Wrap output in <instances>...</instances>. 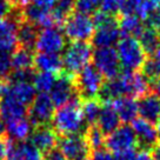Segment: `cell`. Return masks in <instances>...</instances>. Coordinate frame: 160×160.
<instances>
[{"instance_id": "cell-54", "label": "cell", "mask_w": 160, "mask_h": 160, "mask_svg": "<svg viewBox=\"0 0 160 160\" xmlns=\"http://www.w3.org/2000/svg\"><path fill=\"white\" fill-rule=\"evenodd\" d=\"M158 34H159V38H160V28L158 30Z\"/></svg>"}, {"instance_id": "cell-31", "label": "cell", "mask_w": 160, "mask_h": 160, "mask_svg": "<svg viewBox=\"0 0 160 160\" xmlns=\"http://www.w3.org/2000/svg\"><path fill=\"white\" fill-rule=\"evenodd\" d=\"M101 108L102 106L100 104V101L95 98L84 100V102L81 104V112H82L86 124L93 125L94 122H97Z\"/></svg>"}, {"instance_id": "cell-43", "label": "cell", "mask_w": 160, "mask_h": 160, "mask_svg": "<svg viewBox=\"0 0 160 160\" xmlns=\"http://www.w3.org/2000/svg\"><path fill=\"white\" fill-rule=\"evenodd\" d=\"M133 160H155V159L154 157H153V154H152V151L142 148L139 152H135L134 159Z\"/></svg>"}, {"instance_id": "cell-52", "label": "cell", "mask_w": 160, "mask_h": 160, "mask_svg": "<svg viewBox=\"0 0 160 160\" xmlns=\"http://www.w3.org/2000/svg\"><path fill=\"white\" fill-rule=\"evenodd\" d=\"M157 122V126H155V128H157V133H158V138L160 140V117L158 118V120L155 121Z\"/></svg>"}, {"instance_id": "cell-7", "label": "cell", "mask_w": 160, "mask_h": 160, "mask_svg": "<svg viewBox=\"0 0 160 160\" xmlns=\"http://www.w3.org/2000/svg\"><path fill=\"white\" fill-rule=\"evenodd\" d=\"M77 92L84 99H93L99 97V93L104 86V77L94 66H87L80 71L74 78Z\"/></svg>"}, {"instance_id": "cell-50", "label": "cell", "mask_w": 160, "mask_h": 160, "mask_svg": "<svg viewBox=\"0 0 160 160\" xmlns=\"http://www.w3.org/2000/svg\"><path fill=\"white\" fill-rule=\"evenodd\" d=\"M6 133V124L5 121L1 119V117H0V138H2Z\"/></svg>"}, {"instance_id": "cell-41", "label": "cell", "mask_w": 160, "mask_h": 160, "mask_svg": "<svg viewBox=\"0 0 160 160\" xmlns=\"http://www.w3.org/2000/svg\"><path fill=\"white\" fill-rule=\"evenodd\" d=\"M13 14V5L7 0H0V19H5Z\"/></svg>"}, {"instance_id": "cell-40", "label": "cell", "mask_w": 160, "mask_h": 160, "mask_svg": "<svg viewBox=\"0 0 160 160\" xmlns=\"http://www.w3.org/2000/svg\"><path fill=\"white\" fill-rule=\"evenodd\" d=\"M88 160H115V157L108 150L101 148V150L94 151V153L88 158Z\"/></svg>"}, {"instance_id": "cell-23", "label": "cell", "mask_w": 160, "mask_h": 160, "mask_svg": "<svg viewBox=\"0 0 160 160\" xmlns=\"http://www.w3.org/2000/svg\"><path fill=\"white\" fill-rule=\"evenodd\" d=\"M33 66L38 70V72H47L52 74H58L64 68L62 58L60 54L53 53H40L38 52L33 59Z\"/></svg>"}, {"instance_id": "cell-17", "label": "cell", "mask_w": 160, "mask_h": 160, "mask_svg": "<svg viewBox=\"0 0 160 160\" xmlns=\"http://www.w3.org/2000/svg\"><path fill=\"white\" fill-rule=\"evenodd\" d=\"M19 22L14 15L0 19V50L11 52L17 48Z\"/></svg>"}, {"instance_id": "cell-44", "label": "cell", "mask_w": 160, "mask_h": 160, "mask_svg": "<svg viewBox=\"0 0 160 160\" xmlns=\"http://www.w3.org/2000/svg\"><path fill=\"white\" fill-rule=\"evenodd\" d=\"M135 155V151H127L119 154H114L115 160H133Z\"/></svg>"}, {"instance_id": "cell-53", "label": "cell", "mask_w": 160, "mask_h": 160, "mask_svg": "<svg viewBox=\"0 0 160 160\" xmlns=\"http://www.w3.org/2000/svg\"><path fill=\"white\" fill-rule=\"evenodd\" d=\"M152 1V4L157 7V8H160V0H151Z\"/></svg>"}, {"instance_id": "cell-46", "label": "cell", "mask_w": 160, "mask_h": 160, "mask_svg": "<svg viewBox=\"0 0 160 160\" xmlns=\"http://www.w3.org/2000/svg\"><path fill=\"white\" fill-rule=\"evenodd\" d=\"M6 160H22V158H21V155H20V153H19V151H18L17 145H13V147H12V150L10 151V153L7 155Z\"/></svg>"}, {"instance_id": "cell-45", "label": "cell", "mask_w": 160, "mask_h": 160, "mask_svg": "<svg viewBox=\"0 0 160 160\" xmlns=\"http://www.w3.org/2000/svg\"><path fill=\"white\" fill-rule=\"evenodd\" d=\"M45 160H66L58 150H53L46 153Z\"/></svg>"}, {"instance_id": "cell-3", "label": "cell", "mask_w": 160, "mask_h": 160, "mask_svg": "<svg viewBox=\"0 0 160 160\" xmlns=\"http://www.w3.org/2000/svg\"><path fill=\"white\" fill-rule=\"evenodd\" d=\"M95 25L94 34L92 37V41L97 48L113 47L121 39L118 20L113 14H108L102 11L97 12L93 17Z\"/></svg>"}, {"instance_id": "cell-10", "label": "cell", "mask_w": 160, "mask_h": 160, "mask_svg": "<svg viewBox=\"0 0 160 160\" xmlns=\"http://www.w3.org/2000/svg\"><path fill=\"white\" fill-rule=\"evenodd\" d=\"M106 147L113 154H119L127 151H134L138 145L137 138L132 126L124 124L120 125L115 131H113L106 138Z\"/></svg>"}, {"instance_id": "cell-14", "label": "cell", "mask_w": 160, "mask_h": 160, "mask_svg": "<svg viewBox=\"0 0 160 160\" xmlns=\"http://www.w3.org/2000/svg\"><path fill=\"white\" fill-rule=\"evenodd\" d=\"M132 130L134 132L137 142L145 150H152L159 142L157 128L153 122H150L142 118H137L132 122Z\"/></svg>"}, {"instance_id": "cell-15", "label": "cell", "mask_w": 160, "mask_h": 160, "mask_svg": "<svg viewBox=\"0 0 160 160\" xmlns=\"http://www.w3.org/2000/svg\"><path fill=\"white\" fill-rule=\"evenodd\" d=\"M21 20H25L32 25H34L37 28H46V27H53L55 25L54 18L52 14V10H45L33 4H28L25 6V8L20 12ZM58 27V26H57Z\"/></svg>"}, {"instance_id": "cell-11", "label": "cell", "mask_w": 160, "mask_h": 160, "mask_svg": "<svg viewBox=\"0 0 160 160\" xmlns=\"http://www.w3.org/2000/svg\"><path fill=\"white\" fill-rule=\"evenodd\" d=\"M93 62L94 67L99 71V73L106 79H113L119 75L120 64L117 51L113 47L97 48L93 52Z\"/></svg>"}, {"instance_id": "cell-42", "label": "cell", "mask_w": 160, "mask_h": 160, "mask_svg": "<svg viewBox=\"0 0 160 160\" xmlns=\"http://www.w3.org/2000/svg\"><path fill=\"white\" fill-rule=\"evenodd\" d=\"M31 2L38 7H41V8L51 10L57 4V0H31Z\"/></svg>"}, {"instance_id": "cell-35", "label": "cell", "mask_w": 160, "mask_h": 160, "mask_svg": "<svg viewBox=\"0 0 160 160\" xmlns=\"http://www.w3.org/2000/svg\"><path fill=\"white\" fill-rule=\"evenodd\" d=\"M12 71V61H11L10 52L0 50V78L11 74Z\"/></svg>"}, {"instance_id": "cell-48", "label": "cell", "mask_w": 160, "mask_h": 160, "mask_svg": "<svg viewBox=\"0 0 160 160\" xmlns=\"http://www.w3.org/2000/svg\"><path fill=\"white\" fill-rule=\"evenodd\" d=\"M6 91H7V85L4 78H0V100L2 99V97L5 95Z\"/></svg>"}, {"instance_id": "cell-39", "label": "cell", "mask_w": 160, "mask_h": 160, "mask_svg": "<svg viewBox=\"0 0 160 160\" xmlns=\"http://www.w3.org/2000/svg\"><path fill=\"white\" fill-rule=\"evenodd\" d=\"M147 22V27L154 28V30H159L160 28V8H155L151 15L146 20Z\"/></svg>"}, {"instance_id": "cell-29", "label": "cell", "mask_w": 160, "mask_h": 160, "mask_svg": "<svg viewBox=\"0 0 160 160\" xmlns=\"http://www.w3.org/2000/svg\"><path fill=\"white\" fill-rule=\"evenodd\" d=\"M77 8V0H57V4L52 10L55 25L64 24L65 20L70 17Z\"/></svg>"}, {"instance_id": "cell-38", "label": "cell", "mask_w": 160, "mask_h": 160, "mask_svg": "<svg viewBox=\"0 0 160 160\" xmlns=\"http://www.w3.org/2000/svg\"><path fill=\"white\" fill-rule=\"evenodd\" d=\"M14 142L8 138H0V160H6Z\"/></svg>"}, {"instance_id": "cell-25", "label": "cell", "mask_w": 160, "mask_h": 160, "mask_svg": "<svg viewBox=\"0 0 160 160\" xmlns=\"http://www.w3.org/2000/svg\"><path fill=\"white\" fill-rule=\"evenodd\" d=\"M118 27H119L120 34L127 38H137L144 31L142 21L132 14H124L120 20L118 21Z\"/></svg>"}, {"instance_id": "cell-8", "label": "cell", "mask_w": 160, "mask_h": 160, "mask_svg": "<svg viewBox=\"0 0 160 160\" xmlns=\"http://www.w3.org/2000/svg\"><path fill=\"white\" fill-rule=\"evenodd\" d=\"M34 47L40 53L59 54L66 48V37L59 27H46L38 32Z\"/></svg>"}, {"instance_id": "cell-19", "label": "cell", "mask_w": 160, "mask_h": 160, "mask_svg": "<svg viewBox=\"0 0 160 160\" xmlns=\"http://www.w3.org/2000/svg\"><path fill=\"white\" fill-rule=\"evenodd\" d=\"M27 115V107L6 94L0 100V117L6 124Z\"/></svg>"}, {"instance_id": "cell-36", "label": "cell", "mask_w": 160, "mask_h": 160, "mask_svg": "<svg viewBox=\"0 0 160 160\" xmlns=\"http://www.w3.org/2000/svg\"><path fill=\"white\" fill-rule=\"evenodd\" d=\"M102 0H77V8L78 12L90 14L94 12L98 7H100Z\"/></svg>"}, {"instance_id": "cell-20", "label": "cell", "mask_w": 160, "mask_h": 160, "mask_svg": "<svg viewBox=\"0 0 160 160\" xmlns=\"http://www.w3.org/2000/svg\"><path fill=\"white\" fill-rule=\"evenodd\" d=\"M33 132V124L28 118H20L6 124V133L13 142H25Z\"/></svg>"}, {"instance_id": "cell-13", "label": "cell", "mask_w": 160, "mask_h": 160, "mask_svg": "<svg viewBox=\"0 0 160 160\" xmlns=\"http://www.w3.org/2000/svg\"><path fill=\"white\" fill-rule=\"evenodd\" d=\"M77 93L74 78L70 74H65L57 78L48 95L55 107H61L75 99Z\"/></svg>"}, {"instance_id": "cell-33", "label": "cell", "mask_w": 160, "mask_h": 160, "mask_svg": "<svg viewBox=\"0 0 160 160\" xmlns=\"http://www.w3.org/2000/svg\"><path fill=\"white\" fill-rule=\"evenodd\" d=\"M22 160H45L42 152L39 151L31 142H20L17 145Z\"/></svg>"}, {"instance_id": "cell-30", "label": "cell", "mask_w": 160, "mask_h": 160, "mask_svg": "<svg viewBox=\"0 0 160 160\" xmlns=\"http://www.w3.org/2000/svg\"><path fill=\"white\" fill-rule=\"evenodd\" d=\"M139 44L144 48L145 53L152 54L158 47L160 46V38L158 31L151 27H145L144 31L139 35Z\"/></svg>"}, {"instance_id": "cell-27", "label": "cell", "mask_w": 160, "mask_h": 160, "mask_svg": "<svg viewBox=\"0 0 160 160\" xmlns=\"http://www.w3.org/2000/svg\"><path fill=\"white\" fill-rule=\"evenodd\" d=\"M34 55L32 54L31 50L18 47L11 54L12 61V70L13 71H28L32 70Z\"/></svg>"}, {"instance_id": "cell-1", "label": "cell", "mask_w": 160, "mask_h": 160, "mask_svg": "<svg viewBox=\"0 0 160 160\" xmlns=\"http://www.w3.org/2000/svg\"><path fill=\"white\" fill-rule=\"evenodd\" d=\"M150 80L142 73L124 72L104 84L99 93V98L105 104H110L111 101L118 99L120 97L140 99L141 97L150 93Z\"/></svg>"}, {"instance_id": "cell-32", "label": "cell", "mask_w": 160, "mask_h": 160, "mask_svg": "<svg viewBox=\"0 0 160 160\" xmlns=\"http://www.w3.org/2000/svg\"><path fill=\"white\" fill-rule=\"evenodd\" d=\"M85 139L87 141L88 146H90V148L93 151H98L104 148V146L106 144L105 133H102L99 127L94 125H91L86 130Z\"/></svg>"}, {"instance_id": "cell-34", "label": "cell", "mask_w": 160, "mask_h": 160, "mask_svg": "<svg viewBox=\"0 0 160 160\" xmlns=\"http://www.w3.org/2000/svg\"><path fill=\"white\" fill-rule=\"evenodd\" d=\"M142 74L148 80H155L160 78V62L152 55L145 60L142 65Z\"/></svg>"}, {"instance_id": "cell-9", "label": "cell", "mask_w": 160, "mask_h": 160, "mask_svg": "<svg viewBox=\"0 0 160 160\" xmlns=\"http://www.w3.org/2000/svg\"><path fill=\"white\" fill-rule=\"evenodd\" d=\"M58 151L66 160H88L91 148L81 134L62 137L58 141Z\"/></svg>"}, {"instance_id": "cell-5", "label": "cell", "mask_w": 160, "mask_h": 160, "mask_svg": "<svg viewBox=\"0 0 160 160\" xmlns=\"http://www.w3.org/2000/svg\"><path fill=\"white\" fill-rule=\"evenodd\" d=\"M95 25L90 14L73 12L64 22V34L72 42H87L94 34Z\"/></svg>"}, {"instance_id": "cell-6", "label": "cell", "mask_w": 160, "mask_h": 160, "mask_svg": "<svg viewBox=\"0 0 160 160\" xmlns=\"http://www.w3.org/2000/svg\"><path fill=\"white\" fill-rule=\"evenodd\" d=\"M61 58L67 74L77 75L90 65L93 58V50L87 42H72L64 50Z\"/></svg>"}, {"instance_id": "cell-4", "label": "cell", "mask_w": 160, "mask_h": 160, "mask_svg": "<svg viewBox=\"0 0 160 160\" xmlns=\"http://www.w3.org/2000/svg\"><path fill=\"white\" fill-rule=\"evenodd\" d=\"M117 55L120 67L125 72H137L146 60V53L135 38L122 37L117 44Z\"/></svg>"}, {"instance_id": "cell-47", "label": "cell", "mask_w": 160, "mask_h": 160, "mask_svg": "<svg viewBox=\"0 0 160 160\" xmlns=\"http://www.w3.org/2000/svg\"><path fill=\"white\" fill-rule=\"evenodd\" d=\"M152 88H153V93H154L155 95H158V97L160 98V78L153 80Z\"/></svg>"}, {"instance_id": "cell-37", "label": "cell", "mask_w": 160, "mask_h": 160, "mask_svg": "<svg viewBox=\"0 0 160 160\" xmlns=\"http://www.w3.org/2000/svg\"><path fill=\"white\" fill-rule=\"evenodd\" d=\"M122 4L124 0H102L100 4V11L108 14H113L115 12H120Z\"/></svg>"}, {"instance_id": "cell-21", "label": "cell", "mask_w": 160, "mask_h": 160, "mask_svg": "<svg viewBox=\"0 0 160 160\" xmlns=\"http://www.w3.org/2000/svg\"><path fill=\"white\" fill-rule=\"evenodd\" d=\"M111 106L114 108L120 121L124 124L133 122L138 115V102L130 97H120L118 99L110 102Z\"/></svg>"}, {"instance_id": "cell-51", "label": "cell", "mask_w": 160, "mask_h": 160, "mask_svg": "<svg viewBox=\"0 0 160 160\" xmlns=\"http://www.w3.org/2000/svg\"><path fill=\"white\" fill-rule=\"evenodd\" d=\"M152 57H153V58H155V59L158 60V61H159L160 62V46L159 47H158V48H157V50L154 51V52H153V53H152Z\"/></svg>"}, {"instance_id": "cell-18", "label": "cell", "mask_w": 160, "mask_h": 160, "mask_svg": "<svg viewBox=\"0 0 160 160\" xmlns=\"http://www.w3.org/2000/svg\"><path fill=\"white\" fill-rule=\"evenodd\" d=\"M6 94L27 107L37 97V91L32 85V81H10Z\"/></svg>"}, {"instance_id": "cell-24", "label": "cell", "mask_w": 160, "mask_h": 160, "mask_svg": "<svg viewBox=\"0 0 160 160\" xmlns=\"http://www.w3.org/2000/svg\"><path fill=\"white\" fill-rule=\"evenodd\" d=\"M120 119L114 108L111 106V104H105L100 111L99 118L97 120V124L102 133L111 134L113 131H115L120 126Z\"/></svg>"}, {"instance_id": "cell-26", "label": "cell", "mask_w": 160, "mask_h": 160, "mask_svg": "<svg viewBox=\"0 0 160 160\" xmlns=\"http://www.w3.org/2000/svg\"><path fill=\"white\" fill-rule=\"evenodd\" d=\"M37 37L38 28L25 20H21L18 25V44L20 47L31 50L32 47H34Z\"/></svg>"}, {"instance_id": "cell-12", "label": "cell", "mask_w": 160, "mask_h": 160, "mask_svg": "<svg viewBox=\"0 0 160 160\" xmlns=\"http://www.w3.org/2000/svg\"><path fill=\"white\" fill-rule=\"evenodd\" d=\"M55 106L48 94H37L28 108V119L33 126H44L52 120Z\"/></svg>"}, {"instance_id": "cell-22", "label": "cell", "mask_w": 160, "mask_h": 160, "mask_svg": "<svg viewBox=\"0 0 160 160\" xmlns=\"http://www.w3.org/2000/svg\"><path fill=\"white\" fill-rule=\"evenodd\" d=\"M138 114L150 122H155L160 117V98L154 93H147L138 101Z\"/></svg>"}, {"instance_id": "cell-2", "label": "cell", "mask_w": 160, "mask_h": 160, "mask_svg": "<svg viewBox=\"0 0 160 160\" xmlns=\"http://www.w3.org/2000/svg\"><path fill=\"white\" fill-rule=\"evenodd\" d=\"M51 121L55 133L62 137L80 134L86 125L81 112V104L77 98L68 104L58 107V110L54 111Z\"/></svg>"}, {"instance_id": "cell-49", "label": "cell", "mask_w": 160, "mask_h": 160, "mask_svg": "<svg viewBox=\"0 0 160 160\" xmlns=\"http://www.w3.org/2000/svg\"><path fill=\"white\" fill-rule=\"evenodd\" d=\"M152 154H153L155 160H160V145L159 144L155 146L154 148H152Z\"/></svg>"}, {"instance_id": "cell-16", "label": "cell", "mask_w": 160, "mask_h": 160, "mask_svg": "<svg viewBox=\"0 0 160 160\" xmlns=\"http://www.w3.org/2000/svg\"><path fill=\"white\" fill-rule=\"evenodd\" d=\"M58 135L55 131L47 125L38 126L33 128V132L30 137V142L35 146L42 153H48L55 150L58 145Z\"/></svg>"}, {"instance_id": "cell-28", "label": "cell", "mask_w": 160, "mask_h": 160, "mask_svg": "<svg viewBox=\"0 0 160 160\" xmlns=\"http://www.w3.org/2000/svg\"><path fill=\"white\" fill-rule=\"evenodd\" d=\"M57 75L47 72H37L32 77V85L34 86L38 94H48L54 86Z\"/></svg>"}]
</instances>
